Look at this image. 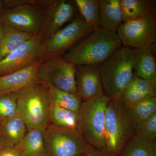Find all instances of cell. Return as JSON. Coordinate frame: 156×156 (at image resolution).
Returning <instances> with one entry per match:
<instances>
[{"label": "cell", "instance_id": "obj_1", "mask_svg": "<svg viewBox=\"0 0 156 156\" xmlns=\"http://www.w3.org/2000/svg\"><path fill=\"white\" fill-rule=\"evenodd\" d=\"M122 46L117 33L99 27L77 42L62 57L76 65H99Z\"/></svg>", "mask_w": 156, "mask_h": 156}, {"label": "cell", "instance_id": "obj_2", "mask_svg": "<svg viewBox=\"0 0 156 156\" xmlns=\"http://www.w3.org/2000/svg\"><path fill=\"white\" fill-rule=\"evenodd\" d=\"M140 125L130 106L111 98L105 111V138L107 150L118 156L128 140L135 136Z\"/></svg>", "mask_w": 156, "mask_h": 156}, {"label": "cell", "instance_id": "obj_3", "mask_svg": "<svg viewBox=\"0 0 156 156\" xmlns=\"http://www.w3.org/2000/svg\"><path fill=\"white\" fill-rule=\"evenodd\" d=\"M135 49L122 46L99 65L103 90L117 99L134 74Z\"/></svg>", "mask_w": 156, "mask_h": 156}, {"label": "cell", "instance_id": "obj_4", "mask_svg": "<svg viewBox=\"0 0 156 156\" xmlns=\"http://www.w3.org/2000/svg\"><path fill=\"white\" fill-rule=\"evenodd\" d=\"M111 98L104 92L82 101L78 113L79 130L90 146L105 148V111Z\"/></svg>", "mask_w": 156, "mask_h": 156}, {"label": "cell", "instance_id": "obj_5", "mask_svg": "<svg viewBox=\"0 0 156 156\" xmlns=\"http://www.w3.org/2000/svg\"><path fill=\"white\" fill-rule=\"evenodd\" d=\"M47 86L38 82L18 94V115L25 123L27 131H44L49 125L50 104Z\"/></svg>", "mask_w": 156, "mask_h": 156}, {"label": "cell", "instance_id": "obj_6", "mask_svg": "<svg viewBox=\"0 0 156 156\" xmlns=\"http://www.w3.org/2000/svg\"><path fill=\"white\" fill-rule=\"evenodd\" d=\"M44 135L45 151L49 156L84 154L89 147L80 131L66 130L49 124Z\"/></svg>", "mask_w": 156, "mask_h": 156}, {"label": "cell", "instance_id": "obj_7", "mask_svg": "<svg viewBox=\"0 0 156 156\" xmlns=\"http://www.w3.org/2000/svg\"><path fill=\"white\" fill-rule=\"evenodd\" d=\"M94 29L80 14H78L66 26L45 39L43 60L62 57L70 48Z\"/></svg>", "mask_w": 156, "mask_h": 156}, {"label": "cell", "instance_id": "obj_8", "mask_svg": "<svg viewBox=\"0 0 156 156\" xmlns=\"http://www.w3.org/2000/svg\"><path fill=\"white\" fill-rule=\"evenodd\" d=\"M76 65L62 57L43 60L39 65L37 79L40 83L78 95L75 80Z\"/></svg>", "mask_w": 156, "mask_h": 156}, {"label": "cell", "instance_id": "obj_9", "mask_svg": "<svg viewBox=\"0 0 156 156\" xmlns=\"http://www.w3.org/2000/svg\"><path fill=\"white\" fill-rule=\"evenodd\" d=\"M122 45L132 48L156 41V6L140 18L123 22L117 32Z\"/></svg>", "mask_w": 156, "mask_h": 156}, {"label": "cell", "instance_id": "obj_10", "mask_svg": "<svg viewBox=\"0 0 156 156\" xmlns=\"http://www.w3.org/2000/svg\"><path fill=\"white\" fill-rule=\"evenodd\" d=\"M0 20L21 31L39 35L44 32L46 12L43 7L23 5L5 9L0 14Z\"/></svg>", "mask_w": 156, "mask_h": 156}, {"label": "cell", "instance_id": "obj_11", "mask_svg": "<svg viewBox=\"0 0 156 156\" xmlns=\"http://www.w3.org/2000/svg\"><path fill=\"white\" fill-rule=\"evenodd\" d=\"M45 39L43 34L35 36L0 61V76L42 62Z\"/></svg>", "mask_w": 156, "mask_h": 156}, {"label": "cell", "instance_id": "obj_12", "mask_svg": "<svg viewBox=\"0 0 156 156\" xmlns=\"http://www.w3.org/2000/svg\"><path fill=\"white\" fill-rule=\"evenodd\" d=\"M44 7L46 21L43 35L45 39L72 21L78 14L74 0H46Z\"/></svg>", "mask_w": 156, "mask_h": 156}, {"label": "cell", "instance_id": "obj_13", "mask_svg": "<svg viewBox=\"0 0 156 156\" xmlns=\"http://www.w3.org/2000/svg\"><path fill=\"white\" fill-rule=\"evenodd\" d=\"M75 80L78 96L82 101L103 92L99 65H76Z\"/></svg>", "mask_w": 156, "mask_h": 156}, {"label": "cell", "instance_id": "obj_14", "mask_svg": "<svg viewBox=\"0 0 156 156\" xmlns=\"http://www.w3.org/2000/svg\"><path fill=\"white\" fill-rule=\"evenodd\" d=\"M40 63L0 76V94L20 93L39 82L37 71Z\"/></svg>", "mask_w": 156, "mask_h": 156}, {"label": "cell", "instance_id": "obj_15", "mask_svg": "<svg viewBox=\"0 0 156 156\" xmlns=\"http://www.w3.org/2000/svg\"><path fill=\"white\" fill-rule=\"evenodd\" d=\"M156 81L147 80L133 74L117 100L130 106L147 96L156 97Z\"/></svg>", "mask_w": 156, "mask_h": 156}, {"label": "cell", "instance_id": "obj_16", "mask_svg": "<svg viewBox=\"0 0 156 156\" xmlns=\"http://www.w3.org/2000/svg\"><path fill=\"white\" fill-rule=\"evenodd\" d=\"M27 130L25 123L19 115L1 122L0 145L2 148L15 147L25 136Z\"/></svg>", "mask_w": 156, "mask_h": 156}, {"label": "cell", "instance_id": "obj_17", "mask_svg": "<svg viewBox=\"0 0 156 156\" xmlns=\"http://www.w3.org/2000/svg\"><path fill=\"white\" fill-rule=\"evenodd\" d=\"M134 74L147 80H156V54L150 45H145L135 49Z\"/></svg>", "mask_w": 156, "mask_h": 156}, {"label": "cell", "instance_id": "obj_18", "mask_svg": "<svg viewBox=\"0 0 156 156\" xmlns=\"http://www.w3.org/2000/svg\"><path fill=\"white\" fill-rule=\"evenodd\" d=\"M100 27L117 33L123 23L120 0H99Z\"/></svg>", "mask_w": 156, "mask_h": 156}, {"label": "cell", "instance_id": "obj_19", "mask_svg": "<svg viewBox=\"0 0 156 156\" xmlns=\"http://www.w3.org/2000/svg\"><path fill=\"white\" fill-rule=\"evenodd\" d=\"M35 36L2 23L0 36V61Z\"/></svg>", "mask_w": 156, "mask_h": 156}, {"label": "cell", "instance_id": "obj_20", "mask_svg": "<svg viewBox=\"0 0 156 156\" xmlns=\"http://www.w3.org/2000/svg\"><path fill=\"white\" fill-rule=\"evenodd\" d=\"M44 132L38 129L28 130L15 147L20 156H32L46 152Z\"/></svg>", "mask_w": 156, "mask_h": 156}, {"label": "cell", "instance_id": "obj_21", "mask_svg": "<svg viewBox=\"0 0 156 156\" xmlns=\"http://www.w3.org/2000/svg\"><path fill=\"white\" fill-rule=\"evenodd\" d=\"M47 86V95L50 105L78 113L82 103L78 95L52 86Z\"/></svg>", "mask_w": 156, "mask_h": 156}, {"label": "cell", "instance_id": "obj_22", "mask_svg": "<svg viewBox=\"0 0 156 156\" xmlns=\"http://www.w3.org/2000/svg\"><path fill=\"white\" fill-rule=\"evenodd\" d=\"M48 117L50 125L66 130L80 131L76 113L50 105Z\"/></svg>", "mask_w": 156, "mask_h": 156}, {"label": "cell", "instance_id": "obj_23", "mask_svg": "<svg viewBox=\"0 0 156 156\" xmlns=\"http://www.w3.org/2000/svg\"><path fill=\"white\" fill-rule=\"evenodd\" d=\"M123 22L144 16L156 6L155 0H120Z\"/></svg>", "mask_w": 156, "mask_h": 156}, {"label": "cell", "instance_id": "obj_24", "mask_svg": "<svg viewBox=\"0 0 156 156\" xmlns=\"http://www.w3.org/2000/svg\"><path fill=\"white\" fill-rule=\"evenodd\" d=\"M79 14L94 29L100 27L99 0H74Z\"/></svg>", "mask_w": 156, "mask_h": 156}, {"label": "cell", "instance_id": "obj_25", "mask_svg": "<svg viewBox=\"0 0 156 156\" xmlns=\"http://www.w3.org/2000/svg\"><path fill=\"white\" fill-rule=\"evenodd\" d=\"M130 107L140 124L156 114V97L147 96Z\"/></svg>", "mask_w": 156, "mask_h": 156}, {"label": "cell", "instance_id": "obj_26", "mask_svg": "<svg viewBox=\"0 0 156 156\" xmlns=\"http://www.w3.org/2000/svg\"><path fill=\"white\" fill-rule=\"evenodd\" d=\"M18 94L16 92L0 94V121L18 115Z\"/></svg>", "mask_w": 156, "mask_h": 156}, {"label": "cell", "instance_id": "obj_27", "mask_svg": "<svg viewBox=\"0 0 156 156\" xmlns=\"http://www.w3.org/2000/svg\"><path fill=\"white\" fill-rule=\"evenodd\" d=\"M117 156H150L147 143L143 142L135 136L126 144Z\"/></svg>", "mask_w": 156, "mask_h": 156}, {"label": "cell", "instance_id": "obj_28", "mask_svg": "<svg viewBox=\"0 0 156 156\" xmlns=\"http://www.w3.org/2000/svg\"><path fill=\"white\" fill-rule=\"evenodd\" d=\"M135 136L144 142L156 141V114L140 124Z\"/></svg>", "mask_w": 156, "mask_h": 156}, {"label": "cell", "instance_id": "obj_29", "mask_svg": "<svg viewBox=\"0 0 156 156\" xmlns=\"http://www.w3.org/2000/svg\"><path fill=\"white\" fill-rule=\"evenodd\" d=\"M5 9H11L16 6L29 5L44 7L46 0H2Z\"/></svg>", "mask_w": 156, "mask_h": 156}, {"label": "cell", "instance_id": "obj_30", "mask_svg": "<svg viewBox=\"0 0 156 156\" xmlns=\"http://www.w3.org/2000/svg\"><path fill=\"white\" fill-rule=\"evenodd\" d=\"M85 156H116L109 152L105 148L98 149L89 146L85 154Z\"/></svg>", "mask_w": 156, "mask_h": 156}, {"label": "cell", "instance_id": "obj_31", "mask_svg": "<svg viewBox=\"0 0 156 156\" xmlns=\"http://www.w3.org/2000/svg\"><path fill=\"white\" fill-rule=\"evenodd\" d=\"M0 156H20L14 148H5L1 150Z\"/></svg>", "mask_w": 156, "mask_h": 156}, {"label": "cell", "instance_id": "obj_32", "mask_svg": "<svg viewBox=\"0 0 156 156\" xmlns=\"http://www.w3.org/2000/svg\"><path fill=\"white\" fill-rule=\"evenodd\" d=\"M148 150L150 156H156V141L147 143Z\"/></svg>", "mask_w": 156, "mask_h": 156}, {"label": "cell", "instance_id": "obj_33", "mask_svg": "<svg viewBox=\"0 0 156 156\" xmlns=\"http://www.w3.org/2000/svg\"><path fill=\"white\" fill-rule=\"evenodd\" d=\"M5 10V7H4V4H3L2 0H0V14L3 13V11Z\"/></svg>", "mask_w": 156, "mask_h": 156}, {"label": "cell", "instance_id": "obj_34", "mask_svg": "<svg viewBox=\"0 0 156 156\" xmlns=\"http://www.w3.org/2000/svg\"><path fill=\"white\" fill-rule=\"evenodd\" d=\"M32 156H49L48 154L46 153V152L44 153H40L34 155Z\"/></svg>", "mask_w": 156, "mask_h": 156}, {"label": "cell", "instance_id": "obj_35", "mask_svg": "<svg viewBox=\"0 0 156 156\" xmlns=\"http://www.w3.org/2000/svg\"><path fill=\"white\" fill-rule=\"evenodd\" d=\"M2 23L0 20V36H1V27H2Z\"/></svg>", "mask_w": 156, "mask_h": 156}, {"label": "cell", "instance_id": "obj_36", "mask_svg": "<svg viewBox=\"0 0 156 156\" xmlns=\"http://www.w3.org/2000/svg\"><path fill=\"white\" fill-rule=\"evenodd\" d=\"M77 156H85V154H84L80 155H78Z\"/></svg>", "mask_w": 156, "mask_h": 156}, {"label": "cell", "instance_id": "obj_37", "mask_svg": "<svg viewBox=\"0 0 156 156\" xmlns=\"http://www.w3.org/2000/svg\"><path fill=\"white\" fill-rule=\"evenodd\" d=\"M2 149V147H1V146L0 145V152H1V150Z\"/></svg>", "mask_w": 156, "mask_h": 156}, {"label": "cell", "instance_id": "obj_38", "mask_svg": "<svg viewBox=\"0 0 156 156\" xmlns=\"http://www.w3.org/2000/svg\"><path fill=\"white\" fill-rule=\"evenodd\" d=\"M1 121H0V127H1Z\"/></svg>", "mask_w": 156, "mask_h": 156}]
</instances>
